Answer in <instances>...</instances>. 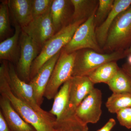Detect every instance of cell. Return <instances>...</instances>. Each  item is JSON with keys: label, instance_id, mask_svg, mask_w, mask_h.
I'll list each match as a JSON object with an SVG mask.
<instances>
[{"label": "cell", "instance_id": "cell-8", "mask_svg": "<svg viewBox=\"0 0 131 131\" xmlns=\"http://www.w3.org/2000/svg\"><path fill=\"white\" fill-rule=\"evenodd\" d=\"M20 53L16 64V72L21 80L28 83L33 62L38 56L41 49L21 30L20 38Z\"/></svg>", "mask_w": 131, "mask_h": 131}, {"label": "cell", "instance_id": "cell-16", "mask_svg": "<svg viewBox=\"0 0 131 131\" xmlns=\"http://www.w3.org/2000/svg\"><path fill=\"white\" fill-rule=\"evenodd\" d=\"M15 31L14 35L0 43V59L17 64L20 53V38L21 28L14 24Z\"/></svg>", "mask_w": 131, "mask_h": 131}, {"label": "cell", "instance_id": "cell-7", "mask_svg": "<svg viewBox=\"0 0 131 131\" xmlns=\"http://www.w3.org/2000/svg\"><path fill=\"white\" fill-rule=\"evenodd\" d=\"M5 62L7 78L10 89L14 95L37 112L45 116L52 115L49 112L43 110L38 105L34 97L32 87L29 83L20 78L13 64L6 61Z\"/></svg>", "mask_w": 131, "mask_h": 131}, {"label": "cell", "instance_id": "cell-15", "mask_svg": "<svg viewBox=\"0 0 131 131\" xmlns=\"http://www.w3.org/2000/svg\"><path fill=\"white\" fill-rule=\"evenodd\" d=\"M0 107L6 121L13 131H36L26 122L13 107L6 97L1 95Z\"/></svg>", "mask_w": 131, "mask_h": 131}, {"label": "cell", "instance_id": "cell-29", "mask_svg": "<svg viewBox=\"0 0 131 131\" xmlns=\"http://www.w3.org/2000/svg\"><path fill=\"white\" fill-rule=\"evenodd\" d=\"M116 121L113 118H111L104 126L97 131H111L114 127L116 125Z\"/></svg>", "mask_w": 131, "mask_h": 131}, {"label": "cell", "instance_id": "cell-21", "mask_svg": "<svg viewBox=\"0 0 131 131\" xmlns=\"http://www.w3.org/2000/svg\"><path fill=\"white\" fill-rule=\"evenodd\" d=\"M107 84L113 93H131V77L122 68Z\"/></svg>", "mask_w": 131, "mask_h": 131}, {"label": "cell", "instance_id": "cell-1", "mask_svg": "<svg viewBox=\"0 0 131 131\" xmlns=\"http://www.w3.org/2000/svg\"><path fill=\"white\" fill-rule=\"evenodd\" d=\"M0 93L1 95L9 100L15 110L36 131H54L56 121L55 116H45L37 112L13 93L7 78L6 64L4 61L0 66Z\"/></svg>", "mask_w": 131, "mask_h": 131}, {"label": "cell", "instance_id": "cell-10", "mask_svg": "<svg viewBox=\"0 0 131 131\" xmlns=\"http://www.w3.org/2000/svg\"><path fill=\"white\" fill-rule=\"evenodd\" d=\"M21 28L41 49L56 33L50 13L33 19L27 25Z\"/></svg>", "mask_w": 131, "mask_h": 131}, {"label": "cell", "instance_id": "cell-26", "mask_svg": "<svg viewBox=\"0 0 131 131\" xmlns=\"http://www.w3.org/2000/svg\"><path fill=\"white\" fill-rule=\"evenodd\" d=\"M53 0H32L33 19L50 13Z\"/></svg>", "mask_w": 131, "mask_h": 131}, {"label": "cell", "instance_id": "cell-25", "mask_svg": "<svg viewBox=\"0 0 131 131\" xmlns=\"http://www.w3.org/2000/svg\"><path fill=\"white\" fill-rule=\"evenodd\" d=\"M114 2V0H99L98 8L94 16L95 24L96 27L105 21L112 9Z\"/></svg>", "mask_w": 131, "mask_h": 131}, {"label": "cell", "instance_id": "cell-22", "mask_svg": "<svg viewBox=\"0 0 131 131\" xmlns=\"http://www.w3.org/2000/svg\"><path fill=\"white\" fill-rule=\"evenodd\" d=\"M108 112L116 113L125 108L131 107V93H113L106 103Z\"/></svg>", "mask_w": 131, "mask_h": 131}, {"label": "cell", "instance_id": "cell-31", "mask_svg": "<svg viewBox=\"0 0 131 131\" xmlns=\"http://www.w3.org/2000/svg\"><path fill=\"white\" fill-rule=\"evenodd\" d=\"M127 60L126 63L128 65L131 66V54H129L127 57Z\"/></svg>", "mask_w": 131, "mask_h": 131}, {"label": "cell", "instance_id": "cell-12", "mask_svg": "<svg viewBox=\"0 0 131 131\" xmlns=\"http://www.w3.org/2000/svg\"><path fill=\"white\" fill-rule=\"evenodd\" d=\"M70 81L69 110L74 114L77 107L94 88V84L88 76L72 77Z\"/></svg>", "mask_w": 131, "mask_h": 131}, {"label": "cell", "instance_id": "cell-28", "mask_svg": "<svg viewBox=\"0 0 131 131\" xmlns=\"http://www.w3.org/2000/svg\"><path fill=\"white\" fill-rule=\"evenodd\" d=\"M0 131H13L6 121L1 111H0Z\"/></svg>", "mask_w": 131, "mask_h": 131}, {"label": "cell", "instance_id": "cell-5", "mask_svg": "<svg viewBox=\"0 0 131 131\" xmlns=\"http://www.w3.org/2000/svg\"><path fill=\"white\" fill-rule=\"evenodd\" d=\"M76 52L68 53L61 50L45 91L44 97L54 99L61 86L73 77Z\"/></svg>", "mask_w": 131, "mask_h": 131}, {"label": "cell", "instance_id": "cell-18", "mask_svg": "<svg viewBox=\"0 0 131 131\" xmlns=\"http://www.w3.org/2000/svg\"><path fill=\"white\" fill-rule=\"evenodd\" d=\"M70 79L61 87L54 98L52 107L49 112L56 117L57 121L74 115L71 113L69 110Z\"/></svg>", "mask_w": 131, "mask_h": 131}, {"label": "cell", "instance_id": "cell-23", "mask_svg": "<svg viewBox=\"0 0 131 131\" xmlns=\"http://www.w3.org/2000/svg\"><path fill=\"white\" fill-rule=\"evenodd\" d=\"M54 131H89L88 125L80 122L74 115L56 121Z\"/></svg>", "mask_w": 131, "mask_h": 131}, {"label": "cell", "instance_id": "cell-27", "mask_svg": "<svg viewBox=\"0 0 131 131\" xmlns=\"http://www.w3.org/2000/svg\"><path fill=\"white\" fill-rule=\"evenodd\" d=\"M117 118L120 124L128 129H131V107L125 108L118 111Z\"/></svg>", "mask_w": 131, "mask_h": 131}, {"label": "cell", "instance_id": "cell-9", "mask_svg": "<svg viewBox=\"0 0 131 131\" xmlns=\"http://www.w3.org/2000/svg\"><path fill=\"white\" fill-rule=\"evenodd\" d=\"M102 105L101 91L94 88L77 107L74 115L85 125L95 124L99 121L102 114Z\"/></svg>", "mask_w": 131, "mask_h": 131}, {"label": "cell", "instance_id": "cell-20", "mask_svg": "<svg viewBox=\"0 0 131 131\" xmlns=\"http://www.w3.org/2000/svg\"><path fill=\"white\" fill-rule=\"evenodd\" d=\"M119 69L117 62H109L98 67L88 77L94 84L101 83L107 84L114 77Z\"/></svg>", "mask_w": 131, "mask_h": 131}, {"label": "cell", "instance_id": "cell-3", "mask_svg": "<svg viewBox=\"0 0 131 131\" xmlns=\"http://www.w3.org/2000/svg\"><path fill=\"white\" fill-rule=\"evenodd\" d=\"M131 46V6L115 19L102 50L104 53H112L126 50Z\"/></svg>", "mask_w": 131, "mask_h": 131}, {"label": "cell", "instance_id": "cell-14", "mask_svg": "<svg viewBox=\"0 0 131 131\" xmlns=\"http://www.w3.org/2000/svg\"><path fill=\"white\" fill-rule=\"evenodd\" d=\"M131 6V0H114L112 11L103 23L95 29L96 38L99 45L102 49L111 26L118 15Z\"/></svg>", "mask_w": 131, "mask_h": 131}, {"label": "cell", "instance_id": "cell-6", "mask_svg": "<svg viewBox=\"0 0 131 131\" xmlns=\"http://www.w3.org/2000/svg\"><path fill=\"white\" fill-rule=\"evenodd\" d=\"M92 15L79 27L70 42L62 49L71 53L83 49H90L99 53H104L96 38L94 16Z\"/></svg>", "mask_w": 131, "mask_h": 131}, {"label": "cell", "instance_id": "cell-24", "mask_svg": "<svg viewBox=\"0 0 131 131\" xmlns=\"http://www.w3.org/2000/svg\"><path fill=\"white\" fill-rule=\"evenodd\" d=\"M0 4V39L5 40L11 33L9 11L8 1H2Z\"/></svg>", "mask_w": 131, "mask_h": 131}, {"label": "cell", "instance_id": "cell-2", "mask_svg": "<svg viewBox=\"0 0 131 131\" xmlns=\"http://www.w3.org/2000/svg\"><path fill=\"white\" fill-rule=\"evenodd\" d=\"M85 21L71 23L58 32L46 42L33 62L31 69L30 80L46 62L61 51L70 42L77 28Z\"/></svg>", "mask_w": 131, "mask_h": 131}, {"label": "cell", "instance_id": "cell-13", "mask_svg": "<svg viewBox=\"0 0 131 131\" xmlns=\"http://www.w3.org/2000/svg\"><path fill=\"white\" fill-rule=\"evenodd\" d=\"M73 13L70 0H53L50 14L56 32L72 23Z\"/></svg>", "mask_w": 131, "mask_h": 131}, {"label": "cell", "instance_id": "cell-30", "mask_svg": "<svg viewBox=\"0 0 131 131\" xmlns=\"http://www.w3.org/2000/svg\"><path fill=\"white\" fill-rule=\"evenodd\" d=\"M122 69L131 77V66L126 63L122 66Z\"/></svg>", "mask_w": 131, "mask_h": 131}, {"label": "cell", "instance_id": "cell-32", "mask_svg": "<svg viewBox=\"0 0 131 131\" xmlns=\"http://www.w3.org/2000/svg\"><path fill=\"white\" fill-rule=\"evenodd\" d=\"M126 52L127 55V56H128V55L129 54H131V46L130 48H129V49H127V50H125Z\"/></svg>", "mask_w": 131, "mask_h": 131}, {"label": "cell", "instance_id": "cell-4", "mask_svg": "<svg viewBox=\"0 0 131 131\" xmlns=\"http://www.w3.org/2000/svg\"><path fill=\"white\" fill-rule=\"evenodd\" d=\"M125 51L112 53H99L90 49L76 51L73 77L88 76L101 66L127 57Z\"/></svg>", "mask_w": 131, "mask_h": 131}, {"label": "cell", "instance_id": "cell-11", "mask_svg": "<svg viewBox=\"0 0 131 131\" xmlns=\"http://www.w3.org/2000/svg\"><path fill=\"white\" fill-rule=\"evenodd\" d=\"M61 51L46 62L28 83L32 87L34 97L39 106L43 103L46 89Z\"/></svg>", "mask_w": 131, "mask_h": 131}, {"label": "cell", "instance_id": "cell-19", "mask_svg": "<svg viewBox=\"0 0 131 131\" xmlns=\"http://www.w3.org/2000/svg\"><path fill=\"white\" fill-rule=\"evenodd\" d=\"M73 7L72 23L86 20L96 12L99 1L70 0Z\"/></svg>", "mask_w": 131, "mask_h": 131}, {"label": "cell", "instance_id": "cell-17", "mask_svg": "<svg viewBox=\"0 0 131 131\" xmlns=\"http://www.w3.org/2000/svg\"><path fill=\"white\" fill-rule=\"evenodd\" d=\"M32 0L8 1L14 24H18L22 28L32 20Z\"/></svg>", "mask_w": 131, "mask_h": 131}]
</instances>
